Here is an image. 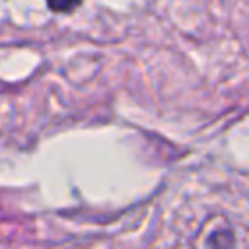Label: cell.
<instances>
[{
  "label": "cell",
  "instance_id": "6da1fadb",
  "mask_svg": "<svg viewBox=\"0 0 249 249\" xmlns=\"http://www.w3.org/2000/svg\"><path fill=\"white\" fill-rule=\"evenodd\" d=\"M80 2L82 0H47L49 8L56 14H68V12L76 10L80 6Z\"/></svg>",
  "mask_w": 249,
  "mask_h": 249
}]
</instances>
